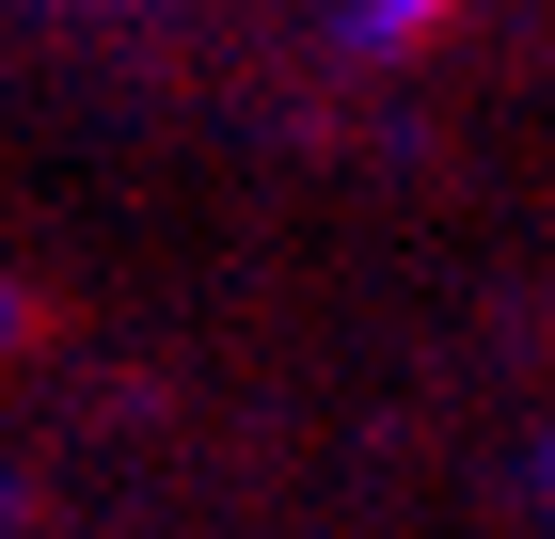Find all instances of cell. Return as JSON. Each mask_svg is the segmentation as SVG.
Masks as SVG:
<instances>
[{
  "instance_id": "1",
  "label": "cell",
  "mask_w": 555,
  "mask_h": 539,
  "mask_svg": "<svg viewBox=\"0 0 555 539\" xmlns=\"http://www.w3.org/2000/svg\"><path fill=\"white\" fill-rule=\"evenodd\" d=\"M428 16H444V0H382V16H365V48H397V33H428Z\"/></svg>"
}]
</instances>
